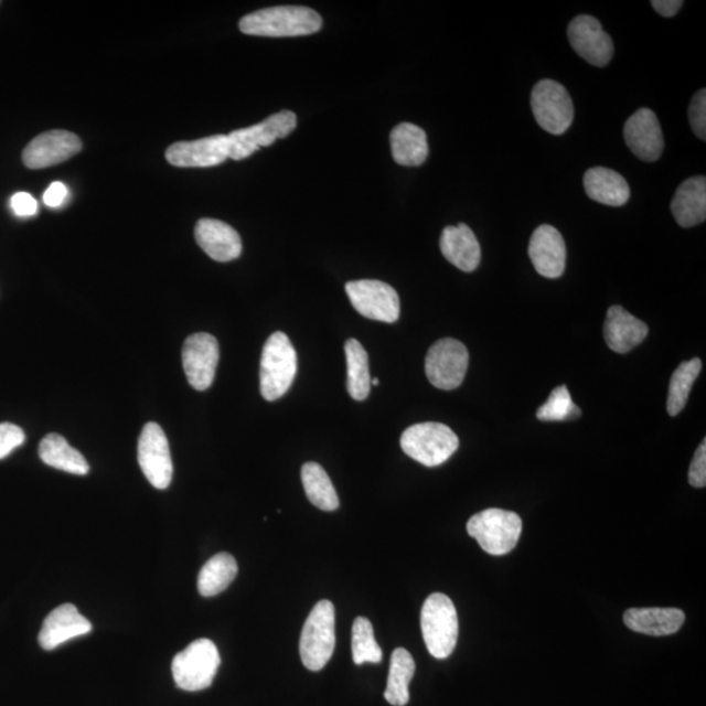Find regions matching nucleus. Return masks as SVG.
Wrapping results in <instances>:
<instances>
[{
	"label": "nucleus",
	"mask_w": 706,
	"mask_h": 706,
	"mask_svg": "<svg viewBox=\"0 0 706 706\" xmlns=\"http://www.w3.org/2000/svg\"><path fill=\"white\" fill-rule=\"evenodd\" d=\"M39 453L42 462L56 470L74 475H87L89 472L87 459L58 434L47 435L40 443Z\"/></svg>",
	"instance_id": "obj_27"
},
{
	"label": "nucleus",
	"mask_w": 706,
	"mask_h": 706,
	"mask_svg": "<svg viewBox=\"0 0 706 706\" xmlns=\"http://www.w3.org/2000/svg\"><path fill=\"white\" fill-rule=\"evenodd\" d=\"M322 18L302 6H278L249 13L239 20V31L259 38H298L321 31Z\"/></svg>",
	"instance_id": "obj_1"
},
{
	"label": "nucleus",
	"mask_w": 706,
	"mask_h": 706,
	"mask_svg": "<svg viewBox=\"0 0 706 706\" xmlns=\"http://www.w3.org/2000/svg\"><path fill=\"white\" fill-rule=\"evenodd\" d=\"M689 125L695 136L706 139V90H698L692 98L688 110Z\"/></svg>",
	"instance_id": "obj_35"
},
{
	"label": "nucleus",
	"mask_w": 706,
	"mask_h": 706,
	"mask_svg": "<svg viewBox=\"0 0 706 706\" xmlns=\"http://www.w3.org/2000/svg\"><path fill=\"white\" fill-rule=\"evenodd\" d=\"M584 188L590 200L606 206H624L631 197V189L624 176L609 168L589 169L584 175Z\"/></svg>",
	"instance_id": "obj_24"
},
{
	"label": "nucleus",
	"mask_w": 706,
	"mask_h": 706,
	"mask_svg": "<svg viewBox=\"0 0 706 706\" xmlns=\"http://www.w3.org/2000/svg\"><path fill=\"white\" fill-rule=\"evenodd\" d=\"M25 441L24 430L11 422H0V459L9 457Z\"/></svg>",
	"instance_id": "obj_36"
},
{
	"label": "nucleus",
	"mask_w": 706,
	"mask_h": 706,
	"mask_svg": "<svg viewBox=\"0 0 706 706\" xmlns=\"http://www.w3.org/2000/svg\"><path fill=\"white\" fill-rule=\"evenodd\" d=\"M671 211L677 224L692 228L706 218V180L704 175L684 181L671 202Z\"/></svg>",
	"instance_id": "obj_23"
},
{
	"label": "nucleus",
	"mask_w": 706,
	"mask_h": 706,
	"mask_svg": "<svg viewBox=\"0 0 706 706\" xmlns=\"http://www.w3.org/2000/svg\"><path fill=\"white\" fill-rule=\"evenodd\" d=\"M79 137L66 130L40 133L23 152V162L30 169H44L61 164L82 151Z\"/></svg>",
	"instance_id": "obj_15"
},
{
	"label": "nucleus",
	"mask_w": 706,
	"mask_h": 706,
	"mask_svg": "<svg viewBox=\"0 0 706 706\" xmlns=\"http://www.w3.org/2000/svg\"><path fill=\"white\" fill-rule=\"evenodd\" d=\"M169 164L179 168H210L229 159L228 136H212L194 141H176L168 148Z\"/></svg>",
	"instance_id": "obj_16"
},
{
	"label": "nucleus",
	"mask_w": 706,
	"mask_h": 706,
	"mask_svg": "<svg viewBox=\"0 0 706 706\" xmlns=\"http://www.w3.org/2000/svg\"><path fill=\"white\" fill-rule=\"evenodd\" d=\"M195 239L217 263H231L242 256L243 243L237 231L216 218H201L195 225Z\"/></svg>",
	"instance_id": "obj_20"
},
{
	"label": "nucleus",
	"mask_w": 706,
	"mask_h": 706,
	"mask_svg": "<svg viewBox=\"0 0 706 706\" xmlns=\"http://www.w3.org/2000/svg\"><path fill=\"white\" fill-rule=\"evenodd\" d=\"M703 363L700 359H692L677 366L671 377L667 398V413L671 416L680 415L686 407L691 388L694 386Z\"/></svg>",
	"instance_id": "obj_32"
},
{
	"label": "nucleus",
	"mask_w": 706,
	"mask_h": 706,
	"mask_svg": "<svg viewBox=\"0 0 706 706\" xmlns=\"http://www.w3.org/2000/svg\"><path fill=\"white\" fill-rule=\"evenodd\" d=\"M440 247L443 257L464 272L475 271L482 259V250L475 233L466 224H459L457 227L449 225L445 228Z\"/></svg>",
	"instance_id": "obj_21"
},
{
	"label": "nucleus",
	"mask_w": 706,
	"mask_h": 706,
	"mask_svg": "<svg viewBox=\"0 0 706 706\" xmlns=\"http://www.w3.org/2000/svg\"><path fill=\"white\" fill-rule=\"evenodd\" d=\"M335 649V609L330 600H321L303 624L300 639V656L310 671L328 665Z\"/></svg>",
	"instance_id": "obj_5"
},
{
	"label": "nucleus",
	"mask_w": 706,
	"mask_h": 706,
	"mask_svg": "<svg viewBox=\"0 0 706 706\" xmlns=\"http://www.w3.org/2000/svg\"><path fill=\"white\" fill-rule=\"evenodd\" d=\"M528 257L542 277L560 278L567 265V247L561 233L553 225H541L530 238Z\"/></svg>",
	"instance_id": "obj_17"
},
{
	"label": "nucleus",
	"mask_w": 706,
	"mask_h": 706,
	"mask_svg": "<svg viewBox=\"0 0 706 706\" xmlns=\"http://www.w3.org/2000/svg\"><path fill=\"white\" fill-rule=\"evenodd\" d=\"M653 9L663 18H673L681 11L682 0H652Z\"/></svg>",
	"instance_id": "obj_40"
},
{
	"label": "nucleus",
	"mask_w": 706,
	"mask_h": 706,
	"mask_svg": "<svg viewBox=\"0 0 706 706\" xmlns=\"http://www.w3.org/2000/svg\"><path fill=\"white\" fill-rule=\"evenodd\" d=\"M393 159L404 167H419L429 153L426 131L414 124H400L392 131Z\"/></svg>",
	"instance_id": "obj_26"
},
{
	"label": "nucleus",
	"mask_w": 706,
	"mask_h": 706,
	"mask_svg": "<svg viewBox=\"0 0 706 706\" xmlns=\"http://www.w3.org/2000/svg\"><path fill=\"white\" fill-rule=\"evenodd\" d=\"M352 656L357 666L383 661V649L374 639L373 625L364 617H359L352 625Z\"/></svg>",
	"instance_id": "obj_33"
},
{
	"label": "nucleus",
	"mask_w": 706,
	"mask_h": 706,
	"mask_svg": "<svg viewBox=\"0 0 706 706\" xmlns=\"http://www.w3.org/2000/svg\"><path fill=\"white\" fill-rule=\"evenodd\" d=\"M301 479L307 498L318 510L334 512L339 507L335 486L331 483L328 472L315 462L302 466Z\"/></svg>",
	"instance_id": "obj_31"
},
{
	"label": "nucleus",
	"mask_w": 706,
	"mask_h": 706,
	"mask_svg": "<svg viewBox=\"0 0 706 706\" xmlns=\"http://www.w3.org/2000/svg\"><path fill=\"white\" fill-rule=\"evenodd\" d=\"M138 462L154 489L167 490L172 483L173 462L164 430L157 422H147L138 442Z\"/></svg>",
	"instance_id": "obj_12"
},
{
	"label": "nucleus",
	"mask_w": 706,
	"mask_h": 706,
	"mask_svg": "<svg viewBox=\"0 0 706 706\" xmlns=\"http://www.w3.org/2000/svg\"><path fill=\"white\" fill-rule=\"evenodd\" d=\"M218 363V343L207 333L190 335L182 349V364L189 384L204 392L214 383Z\"/></svg>",
	"instance_id": "obj_13"
},
{
	"label": "nucleus",
	"mask_w": 706,
	"mask_h": 706,
	"mask_svg": "<svg viewBox=\"0 0 706 706\" xmlns=\"http://www.w3.org/2000/svg\"><path fill=\"white\" fill-rule=\"evenodd\" d=\"M68 196V189L65 183L53 182L44 194V202L46 206L56 208L61 207L66 202Z\"/></svg>",
	"instance_id": "obj_39"
},
{
	"label": "nucleus",
	"mask_w": 706,
	"mask_h": 706,
	"mask_svg": "<svg viewBox=\"0 0 706 706\" xmlns=\"http://www.w3.org/2000/svg\"><path fill=\"white\" fill-rule=\"evenodd\" d=\"M688 482L695 489H704L706 485V441L697 448L689 466Z\"/></svg>",
	"instance_id": "obj_37"
},
{
	"label": "nucleus",
	"mask_w": 706,
	"mask_h": 706,
	"mask_svg": "<svg viewBox=\"0 0 706 706\" xmlns=\"http://www.w3.org/2000/svg\"><path fill=\"white\" fill-rule=\"evenodd\" d=\"M580 416L581 409L571 400L568 387L565 385L556 387L546 404L536 413V418L542 421L576 420Z\"/></svg>",
	"instance_id": "obj_34"
},
{
	"label": "nucleus",
	"mask_w": 706,
	"mask_h": 706,
	"mask_svg": "<svg viewBox=\"0 0 706 706\" xmlns=\"http://www.w3.org/2000/svg\"><path fill=\"white\" fill-rule=\"evenodd\" d=\"M469 360V351L463 343L451 338L441 339L427 353L426 373L429 383L441 391H454L463 383Z\"/></svg>",
	"instance_id": "obj_10"
},
{
	"label": "nucleus",
	"mask_w": 706,
	"mask_h": 706,
	"mask_svg": "<svg viewBox=\"0 0 706 706\" xmlns=\"http://www.w3.org/2000/svg\"><path fill=\"white\" fill-rule=\"evenodd\" d=\"M402 450L427 468L448 461L459 447L458 436L441 422H420L407 428L400 437Z\"/></svg>",
	"instance_id": "obj_4"
},
{
	"label": "nucleus",
	"mask_w": 706,
	"mask_h": 706,
	"mask_svg": "<svg viewBox=\"0 0 706 706\" xmlns=\"http://www.w3.org/2000/svg\"><path fill=\"white\" fill-rule=\"evenodd\" d=\"M298 373V353L289 338L277 331L264 347L260 359V394L268 402L282 397L291 388Z\"/></svg>",
	"instance_id": "obj_2"
},
{
	"label": "nucleus",
	"mask_w": 706,
	"mask_h": 706,
	"mask_svg": "<svg viewBox=\"0 0 706 706\" xmlns=\"http://www.w3.org/2000/svg\"><path fill=\"white\" fill-rule=\"evenodd\" d=\"M624 139L634 157L646 162L659 160L665 148L659 118L653 110L646 108L639 109L628 118Z\"/></svg>",
	"instance_id": "obj_18"
},
{
	"label": "nucleus",
	"mask_w": 706,
	"mask_h": 706,
	"mask_svg": "<svg viewBox=\"0 0 706 706\" xmlns=\"http://www.w3.org/2000/svg\"><path fill=\"white\" fill-rule=\"evenodd\" d=\"M686 616L680 609H630L624 624L630 630L649 635H668L681 630Z\"/></svg>",
	"instance_id": "obj_25"
},
{
	"label": "nucleus",
	"mask_w": 706,
	"mask_h": 706,
	"mask_svg": "<svg viewBox=\"0 0 706 706\" xmlns=\"http://www.w3.org/2000/svg\"><path fill=\"white\" fill-rule=\"evenodd\" d=\"M421 632L428 652L437 660H445L454 652L459 624L456 606L448 596L434 592L422 605Z\"/></svg>",
	"instance_id": "obj_3"
},
{
	"label": "nucleus",
	"mask_w": 706,
	"mask_h": 706,
	"mask_svg": "<svg viewBox=\"0 0 706 706\" xmlns=\"http://www.w3.org/2000/svg\"><path fill=\"white\" fill-rule=\"evenodd\" d=\"M238 565L231 554L221 553L203 565L197 576V590L203 597L221 595L235 580Z\"/></svg>",
	"instance_id": "obj_28"
},
{
	"label": "nucleus",
	"mask_w": 706,
	"mask_h": 706,
	"mask_svg": "<svg viewBox=\"0 0 706 706\" xmlns=\"http://www.w3.org/2000/svg\"><path fill=\"white\" fill-rule=\"evenodd\" d=\"M468 533L486 554L503 556L517 546L522 520L517 513L492 507L472 515Z\"/></svg>",
	"instance_id": "obj_6"
},
{
	"label": "nucleus",
	"mask_w": 706,
	"mask_h": 706,
	"mask_svg": "<svg viewBox=\"0 0 706 706\" xmlns=\"http://www.w3.org/2000/svg\"><path fill=\"white\" fill-rule=\"evenodd\" d=\"M352 307L368 320L394 323L400 314L399 296L379 280H356L345 285Z\"/></svg>",
	"instance_id": "obj_11"
},
{
	"label": "nucleus",
	"mask_w": 706,
	"mask_h": 706,
	"mask_svg": "<svg viewBox=\"0 0 706 706\" xmlns=\"http://www.w3.org/2000/svg\"><path fill=\"white\" fill-rule=\"evenodd\" d=\"M568 39L574 51L590 65L605 67L611 62L613 42L596 18L580 15L571 20Z\"/></svg>",
	"instance_id": "obj_14"
},
{
	"label": "nucleus",
	"mask_w": 706,
	"mask_h": 706,
	"mask_svg": "<svg viewBox=\"0 0 706 706\" xmlns=\"http://www.w3.org/2000/svg\"><path fill=\"white\" fill-rule=\"evenodd\" d=\"M11 208L20 217H30L39 212V203L31 194L18 193L11 197Z\"/></svg>",
	"instance_id": "obj_38"
},
{
	"label": "nucleus",
	"mask_w": 706,
	"mask_h": 706,
	"mask_svg": "<svg viewBox=\"0 0 706 706\" xmlns=\"http://www.w3.org/2000/svg\"><path fill=\"white\" fill-rule=\"evenodd\" d=\"M296 126L298 117L295 113L282 110L256 126L232 131L228 136L229 159L239 161L249 158L259 148L271 146L277 139L287 138Z\"/></svg>",
	"instance_id": "obj_9"
},
{
	"label": "nucleus",
	"mask_w": 706,
	"mask_h": 706,
	"mask_svg": "<svg viewBox=\"0 0 706 706\" xmlns=\"http://www.w3.org/2000/svg\"><path fill=\"white\" fill-rule=\"evenodd\" d=\"M221 666V654L208 639H200L185 651L176 654L172 662V673L176 687L196 692L206 689L214 682Z\"/></svg>",
	"instance_id": "obj_7"
},
{
	"label": "nucleus",
	"mask_w": 706,
	"mask_h": 706,
	"mask_svg": "<svg viewBox=\"0 0 706 706\" xmlns=\"http://www.w3.org/2000/svg\"><path fill=\"white\" fill-rule=\"evenodd\" d=\"M89 632L90 621L84 618L74 605L66 603L49 613L42 624L39 641L45 651H54L65 642Z\"/></svg>",
	"instance_id": "obj_19"
},
{
	"label": "nucleus",
	"mask_w": 706,
	"mask_h": 706,
	"mask_svg": "<svg viewBox=\"0 0 706 706\" xmlns=\"http://www.w3.org/2000/svg\"><path fill=\"white\" fill-rule=\"evenodd\" d=\"M372 386H379V379L378 378H373L372 379Z\"/></svg>",
	"instance_id": "obj_41"
},
{
	"label": "nucleus",
	"mask_w": 706,
	"mask_h": 706,
	"mask_svg": "<svg viewBox=\"0 0 706 706\" xmlns=\"http://www.w3.org/2000/svg\"><path fill=\"white\" fill-rule=\"evenodd\" d=\"M415 661L406 649L398 648L392 654L385 698L394 706H405L409 702V683L415 675Z\"/></svg>",
	"instance_id": "obj_29"
},
{
	"label": "nucleus",
	"mask_w": 706,
	"mask_h": 706,
	"mask_svg": "<svg viewBox=\"0 0 706 706\" xmlns=\"http://www.w3.org/2000/svg\"><path fill=\"white\" fill-rule=\"evenodd\" d=\"M649 328L624 308L611 307L605 322L607 345L618 353H627L644 342Z\"/></svg>",
	"instance_id": "obj_22"
},
{
	"label": "nucleus",
	"mask_w": 706,
	"mask_h": 706,
	"mask_svg": "<svg viewBox=\"0 0 706 706\" xmlns=\"http://www.w3.org/2000/svg\"><path fill=\"white\" fill-rule=\"evenodd\" d=\"M347 360V391L352 399L362 402L368 398L372 387L370 357L356 339H349L344 345Z\"/></svg>",
	"instance_id": "obj_30"
},
{
	"label": "nucleus",
	"mask_w": 706,
	"mask_h": 706,
	"mask_svg": "<svg viewBox=\"0 0 706 706\" xmlns=\"http://www.w3.org/2000/svg\"><path fill=\"white\" fill-rule=\"evenodd\" d=\"M536 122L553 136H563L574 124L575 106L568 90L555 81H541L532 92Z\"/></svg>",
	"instance_id": "obj_8"
}]
</instances>
